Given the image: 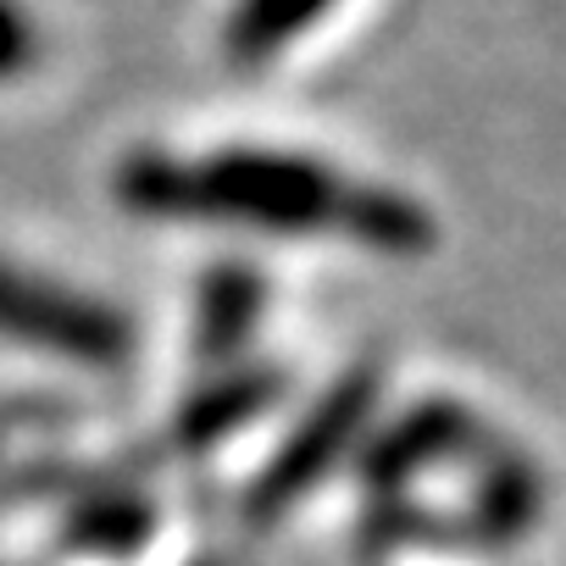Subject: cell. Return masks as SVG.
I'll use <instances>...</instances> for the list:
<instances>
[{
  "label": "cell",
  "mask_w": 566,
  "mask_h": 566,
  "mask_svg": "<svg viewBox=\"0 0 566 566\" xmlns=\"http://www.w3.org/2000/svg\"><path fill=\"white\" fill-rule=\"evenodd\" d=\"M334 0H233V12L222 23V51L233 67H261L277 51H290L306 40Z\"/></svg>",
  "instance_id": "obj_4"
},
{
  "label": "cell",
  "mask_w": 566,
  "mask_h": 566,
  "mask_svg": "<svg viewBox=\"0 0 566 566\" xmlns=\"http://www.w3.org/2000/svg\"><path fill=\"white\" fill-rule=\"evenodd\" d=\"M0 339L67 356L78 367H117L134 356V323L73 283L0 261Z\"/></svg>",
  "instance_id": "obj_2"
},
{
  "label": "cell",
  "mask_w": 566,
  "mask_h": 566,
  "mask_svg": "<svg viewBox=\"0 0 566 566\" xmlns=\"http://www.w3.org/2000/svg\"><path fill=\"white\" fill-rule=\"evenodd\" d=\"M373 400H378V378H367V367H356L334 395H323L312 406V417L290 433V444L277 450V461L266 467V478L255 483V505L272 511V505L290 500V494H301L317 472H328L339 461V450L356 439V428L373 411Z\"/></svg>",
  "instance_id": "obj_3"
},
{
  "label": "cell",
  "mask_w": 566,
  "mask_h": 566,
  "mask_svg": "<svg viewBox=\"0 0 566 566\" xmlns=\"http://www.w3.org/2000/svg\"><path fill=\"white\" fill-rule=\"evenodd\" d=\"M40 56V29L23 0H0V84H12L34 67Z\"/></svg>",
  "instance_id": "obj_6"
},
{
  "label": "cell",
  "mask_w": 566,
  "mask_h": 566,
  "mask_svg": "<svg viewBox=\"0 0 566 566\" xmlns=\"http://www.w3.org/2000/svg\"><path fill=\"white\" fill-rule=\"evenodd\" d=\"M117 200L161 222H239L266 233H339L378 255H422L433 244L428 206L384 184H356L301 150L222 145L206 156L139 150L117 167Z\"/></svg>",
  "instance_id": "obj_1"
},
{
  "label": "cell",
  "mask_w": 566,
  "mask_h": 566,
  "mask_svg": "<svg viewBox=\"0 0 566 566\" xmlns=\"http://www.w3.org/2000/svg\"><path fill=\"white\" fill-rule=\"evenodd\" d=\"M261 306V283L255 272H211L206 290H200V312H195V328H200V345L217 356V350H233L250 328Z\"/></svg>",
  "instance_id": "obj_5"
}]
</instances>
